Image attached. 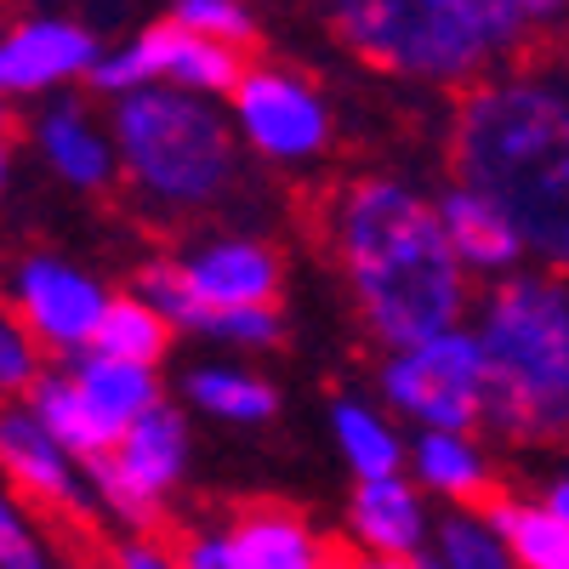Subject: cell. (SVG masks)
<instances>
[{
  "label": "cell",
  "mask_w": 569,
  "mask_h": 569,
  "mask_svg": "<svg viewBox=\"0 0 569 569\" xmlns=\"http://www.w3.org/2000/svg\"><path fill=\"white\" fill-rule=\"evenodd\" d=\"M58 569H109V558H86V552H80V558H63Z\"/></svg>",
  "instance_id": "obj_35"
},
{
  "label": "cell",
  "mask_w": 569,
  "mask_h": 569,
  "mask_svg": "<svg viewBox=\"0 0 569 569\" xmlns=\"http://www.w3.org/2000/svg\"><path fill=\"white\" fill-rule=\"evenodd\" d=\"M23 137L34 160L52 171L74 194H109L120 182V142H114V120L98 114L86 98H40L23 120Z\"/></svg>",
  "instance_id": "obj_14"
},
{
  "label": "cell",
  "mask_w": 569,
  "mask_h": 569,
  "mask_svg": "<svg viewBox=\"0 0 569 569\" xmlns=\"http://www.w3.org/2000/svg\"><path fill=\"white\" fill-rule=\"evenodd\" d=\"M319 240L382 348L467 325L479 308V279L456 257L439 200L405 177L370 171L337 182L319 206Z\"/></svg>",
  "instance_id": "obj_1"
},
{
  "label": "cell",
  "mask_w": 569,
  "mask_h": 569,
  "mask_svg": "<svg viewBox=\"0 0 569 569\" xmlns=\"http://www.w3.org/2000/svg\"><path fill=\"white\" fill-rule=\"evenodd\" d=\"M433 496H427L410 467L382 479H353L348 496V547L353 552H427L433 547Z\"/></svg>",
  "instance_id": "obj_17"
},
{
  "label": "cell",
  "mask_w": 569,
  "mask_h": 569,
  "mask_svg": "<svg viewBox=\"0 0 569 569\" xmlns=\"http://www.w3.org/2000/svg\"><path fill=\"white\" fill-rule=\"evenodd\" d=\"M490 518L501 525L518 569H569V518L536 490V496H518L501 490L490 501Z\"/></svg>",
  "instance_id": "obj_22"
},
{
  "label": "cell",
  "mask_w": 569,
  "mask_h": 569,
  "mask_svg": "<svg viewBox=\"0 0 569 569\" xmlns=\"http://www.w3.org/2000/svg\"><path fill=\"white\" fill-rule=\"evenodd\" d=\"M246 74V46H228L211 34H194L177 18H160L149 29H137L114 46H103L98 69H91V98H126L142 86H182V91H206V98H233V86Z\"/></svg>",
  "instance_id": "obj_9"
},
{
  "label": "cell",
  "mask_w": 569,
  "mask_h": 569,
  "mask_svg": "<svg viewBox=\"0 0 569 569\" xmlns=\"http://www.w3.org/2000/svg\"><path fill=\"white\" fill-rule=\"evenodd\" d=\"M439 217H445V233H450V246L456 257L467 262L472 279H507L518 268H530V246H525V233H518V222L507 217V206L496 194H485L479 182H467V177H450L439 188Z\"/></svg>",
  "instance_id": "obj_16"
},
{
  "label": "cell",
  "mask_w": 569,
  "mask_h": 569,
  "mask_svg": "<svg viewBox=\"0 0 569 569\" xmlns=\"http://www.w3.org/2000/svg\"><path fill=\"white\" fill-rule=\"evenodd\" d=\"M171 552H177V569H246L240 563V547H233L228 525H194L171 536Z\"/></svg>",
  "instance_id": "obj_31"
},
{
  "label": "cell",
  "mask_w": 569,
  "mask_h": 569,
  "mask_svg": "<svg viewBox=\"0 0 569 569\" xmlns=\"http://www.w3.org/2000/svg\"><path fill=\"white\" fill-rule=\"evenodd\" d=\"M109 569H177V552L160 536H120V547H109Z\"/></svg>",
  "instance_id": "obj_32"
},
{
  "label": "cell",
  "mask_w": 569,
  "mask_h": 569,
  "mask_svg": "<svg viewBox=\"0 0 569 569\" xmlns=\"http://www.w3.org/2000/svg\"><path fill=\"white\" fill-rule=\"evenodd\" d=\"M359 569H421V552H353Z\"/></svg>",
  "instance_id": "obj_33"
},
{
  "label": "cell",
  "mask_w": 569,
  "mask_h": 569,
  "mask_svg": "<svg viewBox=\"0 0 569 569\" xmlns=\"http://www.w3.org/2000/svg\"><path fill=\"white\" fill-rule=\"evenodd\" d=\"M450 166L507 206L536 268L569 273V86L490 69L450 114Z\"/></svg>",
  "instance_id": "obj_2"
},
{
  "label": "cell",
  "mask_w": 569,
  "mask_h": 569,
  "mask_svg": "<svg viewBox=\"0 0 569 569\" xmlns=\"http://www.w3.org/2000/svg\"><path fill=\"white\" fill-rule=\"evenodd\" d=\"M410 479L439 507H490L501 496V472L479 427H416Z\"/></svg>",
  "instance_id": "obj_18"
},
{
  "label": "cell",
  "mask_w": 569,
  "mask_h": 569,
  "mask_svg": "<svg viewBox=\"0 0 569 569\" xmlns=\"http://www.w3.org/2000/svg\"><path fill=\"white\" fill-rule=\"evenodd\" d=\"M421 569H445V563H439L433 552H421Z\"/></svg>",
  "instance_id": "obj_37"
},
{
  "label": "cell",
  "mask_w": 569,
  "mask_h": 569,
  "mask_svg": "<svg viewBox=\"0 0 569 569\" xmlns=\"http://www.w3.org/2000/svg\"><path fill=\"white\" fill-rule=\"evenodd\" d=\"M98 58H103V40L80 18L29 12L0 34V98L7 103L58 98L63 86H86Z\"/></svg>",
  "instance_id": "obj_13"
},
{
  "label": "cell",
  "mask_w": 569,
  "mask_h": 569,
  "mask_svg": "<svg viewBox=\"0 0 569 569\" xmlns=\"http://www.w3.org/2000/svg\"><path fill=\"white\" fill-rule=\"evenodd\" d=\"M177 268L188 279V291H194V302L206 308V319L222 308L279 302L284 291V257L268 240H257V233H206L188 251H177Z\"/></svg>",
  "instance_id": "obj_15"
},
{
  "label": "cell",
  "mask_w": 569,
  "mask_h": 569,
  "mask_svg": "<svg viewBox=\"0 0 569 569\" xmlns=\"http://www.w3.org/2000/svg\"><path fill=\"white\" fill-rule=\"evenodd\" d=\"M52 359H74L98 342V330L114 308V291L74 257L23 251L12 262V302H7Z\"/></svg>",
  "instance_id": "obj_11"
},
{
  "label": "cell",
  "mask_w": 569,
  "mask_h": 569,
  "mask_svg": "<svg viewBox=\"0 0 569 569\" xmlns=\"http://www.w3.org/2000/svg\"><path fill=\"white\" fill-rule=\"evenodd\" d=\"M206 342H222L233 353H268L284 342V313L279 302H257V308H222L206 319Z\"/></svg>",
  "instance_id": "obj_27"
},
{
  "label": "cell",
  "mask_w": 569,
  "mask_h": 569,
  "mask_svg": "<svg viewBox=\"0 0 569 569\" xmlns=\"http://www.w3.org/2000/svg\"><path fill=\"white\" fill-rule=\"evenodd\" d=\"M490 365L485 427L518 450L569 445V273L518 268L472 308Z\"/></svg>",
  "instance_id": "obj_3"
},
{
  "label": "cell",
  "mask_w": 569,
  "mask_h": 569,
  "mask_svg": "<svg viewBox=\"0 0 569 569\" xmlns=\"http://www.w3.org/2000/svg\"><path fill=\"white\" fill-rule=\"evenodd\" d=\"M376 393L410 427H485L490 410V365L479 325H450L421 342L382 348Z\"/></svg>",
  "instance_id": "obj_7"
},
{
  "label": "cell",
  "mask_w": 569,
  "mask_h": 569,
  "mask_svg": "<svg viewBox=\"0 0 569 569\" xmlns=\"http://www.w3.org/2000/svg\"><path fill=\"white\" fill-rule=\"evenodd\" d=\"M46 365H52V353H46L34 330L7 308V319H0V393H7V405L23 399V393L40 382Z\"/></svg>",
  "instance_id": "obj_28"
},
{
  "label": "cell",
  "mask_w": 569,
  "mask_h": 569,
  "mask_svg": "<svg viewBox=\"0 0 569 569\" xmlns=\"http://www.w3.org/2000/svg\"><path fill=\"white\" fill-rule=\"evenodd\" d=\"M131 284H137V291L149 297V302L182 330V337H200V330H206V308L194 302V291H188V279H182L177 257H149V262L137 268Z\"/></svg>",
  "instance_id": "obj_26"
},
{
  "label": "cell",
  "mask_w": 569,
  "mask_h": 569,
  "mask_svg": "<svg viewBox=\"0 0 569 569\" xmlns=\"http://www.w3.org/2000/svg\"><path fill=\"white\" fill-rule=\"evenodd\" d=\"M330 445H337L353 479H382V472L410 467V439L399 433V421L388 416L382 399H359V393L330 399Z\"/></svg>",
  "instance_id": "obj_20"
},
{
  "label": "cell",
  "mask_w": 569,
  "mask_h": 569,
  "mask_svg": "<svg viewBox=\"0 0 569 569\" xmlns=\"http://www.w3.org/2000/svg\"><path fill=\"white\" fill-rule=\"evenodd\" d=\"M182 399L194 416L222 427H262L279 416V388L246 365H194L182 376Z\"/></svg>",
  "instance_id": "obj_21"
},
{
  "label": "cell",
  "mask_w": 569,
  "mask_h": 569,
  "mask_svg": "<svg viewBox=\"0 0 569 569\" xmlns=\"http://www.w3.org/2000/svg\"><path fill=\"white\" fill-rule=\"evenodd\" d=\"M228 536L240 547L246 569H319L337 552L308 512L284 507V501H246L228 518Z\"/></svg>",
  "instance_id": "obj_19"
},
{
  "label": "cell",
  "mask_w": 569,
  "mask_h": 569,
  "mask_svg": "<svg viewBox=\"0 0 569 569\" xmlns=\"http://www.w3.org/2000/svg\"><path fill=\"white\" fill-rule=\"evenodd\" d=\"M319 569H359V558H353V552H330Z\"/></svg>",
  "instance_id": "obj_36"
},
{
  "label": "cell",
  "mask_w": 569,
  "mask_h": 569,
  "mask_svg": "<svg viewBox=\"0 0 569 569\" xmlns=\"http://www.w3.org/2000/svg\"><path fill=\"white\" fill-rule=\"evenodd\" d=\"M171 18L188 23L194 34L228 40V46H251L257 40V18L246 0H171Z\"/></svg>",
  "instance_id": "obj_30"
},
{
  "label": "cell",
  "mask_w": 569,
  "mask_h": 569,
  "mask_svg": "<svg viewBox=\"0 0 569 569\" xmlns=\"http://www.w3.org/2000/svg\"><path fill=\"white\" fill-rule=\"evenodd\" d=\"M0 467H7V485L18 501H29L40 518H58V525H86V512L98 507V485H91V467L34 421L29 405H7L0 410Z\"/></svg>",
  "instance_id": "obj_12"
},
{
  "label": "cell",
  "mask_w": 569,
  "mask_h": 569,
  "mask_svg": "<svg viewBox=\"0 0 569 569\" xmlns=\"http://www.w3.org/2000/svg\"><path fill=\"white\" fill-rule=\"evenodd\" d=\"M433 552L445 569H518L501 525L490 518V507H439L433 525Z\"/></svg>",
  "instance_id": "obj_23"
},
{
  "label": "cell",
  "mask_w": 569,
  "mask_h": 569,
  "mask_svg": "<svg viewBox=\"0 0 569 569\" xmlns=\"http://www.w3.org/2000/svg\"><path fill=\"white\" fill-rule=\"evenodd\" d=\"M541 496H547V501H552V507H558V512L569 518V472H558V479H547V490H541Z\"/></svg>",
  "instance_id": "obj_34"
},
{
  "label": "cell",
  "mask_w": 569,
  "mask_h": 569,
  "mask_svg": "<svg viewBox=\"0 0 569 569\" xmlns=\"http://www.w3.org/2000/svg\"><path fill=\"white\" fill-rule=\"evenodd\" d=\"M319 7L359 63L405 86L467 91L501 63L472 18V0H319Z\"/></svg>",
  "instance_id": "obj_5"
},
{
  "label": "cell",
  "mask_w": 569,
  "mask_h": 569,
  "mask_svg": "<svg viewBox=\"0 0 569 569\" xmlns=\"http://www.w3.org/2000/svg\"><path fill=\"white\" fill-rule=\"evenodd\" d=\"M0 569H58L46 547V525L29 501H0Z\"/></svg>",
  "instance_id": "obj_29"
},
{
  "label": "cell",
  "mask_w": 569,
  "mask_h": 569,
  "mask_svg": "<svg viewBox=\"0 0 569 569\" xmlns=\"http://www.w3.org/2000/svg\"><path fill=\"white\" fill-rule=\"evenodd\" d=\"M18 405H29L34 421L46 433H58L80 461H98L154 405H166V376H160V365H137V359H120L103 348H86L74 359L46 365V376Z\"/></svg>",
  "instance_id": "obj_6"
},
{
  "label": "cell",
  "mask_w": 569,
  "mask_h": 569,
  "mask_svg": "<svg viewBox=\"0 0 569 569\" xmlns=\"http://www.w3.org/2000/svg\"><path fill=\"white\" fill-rule=\"evenodd\" d=\"M472 18H479L490 52L512 58L530 34H541V29L569 18V0H472Z\"/></svg>",
  "instance_id": "obj_25"
},
{
  "label": "cell",
  "mask_w": 569,
  "mask_h": 569,
  "mask_svg": "<svg viewBox=\"0 0 569 569\" xmlns=\"http://www.w3.org/2000/svg\"><path fill=\"white\" fill-rule=\"evenodd\" d=\"M182 337V330L137 291V284H126V291H114V308L98 330V342L91 348H103V353H120V359H137V365H166L171 342Z\"/></svg>",
  "instance_id": "obj_24"
},
{
  "label": "cell",
  "mask_w": 569,
  "mask_h": 569,
  "mask_svg": "<svg viewBox=\"0 0 569 569\" xmlns=\"http://www.w3.org/2000/svg\"><path fill=\"white\" fill-rule=\"evenodd\" d=\"M126 194L160 222L217 211L240 182L246 142L222 98L182 86H142L109 103Z\"/></svg>",
  "instance_id": "obj_4"
},
{
  "label": "cell",
  "mask_w": 569,
  "mask_h": 569,
  "mask_svg": "<svg viewBox=\"0 0 569 569\" xmlns=\"http://www.w3.org/2000/svg\"><path fill=\"white\" fill-rule=\"evenodd\" d=\"M228 114L240 126L246 154L268 166H313L337 142V114H330L325 91L284 63H246Z\"/></svg>",
  "instance_id": "obj_10"
},
{
  "label": "cell",
  "mask_w": 569,
  "mask_h": 569,
  "mask_svg": "<svg viewBox=\"0 0 569 569\" xmlns=\"http://www.w3.org/2000/svg\"><path fill=\"white\" fill-rule=\"evenodd\" d=\"M188 456H194L188 410H177L171 399L154 405L114 450H103L98 461H86L91 485H98V507L120 518L126 536H154L171 496L188 479Z\"/></svg>",
  "instance_id": "obj_8"
}]
</instances>
